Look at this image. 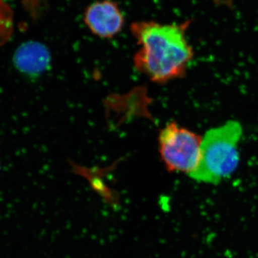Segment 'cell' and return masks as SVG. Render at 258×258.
I'll list each match as a JSON object with an SVG mask.
<instances>
[{
    "mask_svg": "<svg viewBox=\"0 0 258 258\" xmlns=\"http://www.w3.org/2000/svg\"><path fill=\"white\" fill-rule=\"evenodd\" d=\"M186 25L137 22L131 27L139 46L134 66L153 82L165 83L184 77L193 57L185 37Z\"/></svg>",
    "mask_w": 258,
    "mask_h": 258,
    "instance_id": "obj_1",
    "label": "cell"
},
{
    "mask_svg": "<svg viewBox=\"0 0 258 258\" xmlns=\"http://www.w3.org/2000/svg\"><path fill=\"white\" fill-rule=\"evenodd\" d=\"M243 130L240 122L231 120L210 129L202 141L198 166L189 177L199 182L218 184L238 166V146Z\"/></svg>",
    "mask_w": 258,
    "mask_h": 258,
    "instance_id": "obj_2",
    "label": "cell"
},
{
    "mask_svg": "<svg viewBox=\"0 0 258 258\" xmlns=\"http://www.w3.org/2000/svg\"><path fill=\"white\" fill-rule=\"evenodd\" d=\"M161 161L171 172L189 175L198 166L203 138L189 129L171 122L159 136Z\"/></svg>",
    "mask_w": 258,
    "mask_h": 258,
    "instance_id": "obj_3",
    "label": "cell"
},
{
    "mask_svg": "<svg viewBox=\"0 0 258 258\" xmlns=\"http://www.w3.org/2000/svg\"><path fill=\"white\" fill-rule=\"evenodd\" d=\"M84 21L92 33L101 38L114 37L124 25L119 7L111 0L96 2L88 6L85 12Z\"/></svg>",
    "mask_w": 258,
    "mask_h": 258,
    "instance_id": "obj_4",
    "label": "cell"
},
{
    "mask_svg": "<svg viewBox=\"0 0 258 258\" xmlns=\"http://www.w3.org/2000/svg\"><path fill=\"white\" fill-rule=\"evenodd\" d=\"M14 62L17 69L24 74L39 75L43 73L50 64V52L40 42H26L17 49Z\"/></svg>",
    "mask_w": 258,
    "mask_h": 258,
    "instance_id": "obj_5",
    "label": "cell"
},
{
    "mask_svg": "<svg viewBox=\"0 0 258 258\" xmlns=\"http://www.w3.org/2000/svg\"><path fill=\"white\" fill-rule=\"evenodd\" d=\"M13 32V11L4 0H0V47L10 40Z\"/></svg>",
    "mask_w": 258,
    "mask_h": 258,
    "instance_id": "obj_6",
    "label": "cell"
}]
</instances>
